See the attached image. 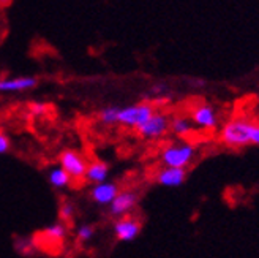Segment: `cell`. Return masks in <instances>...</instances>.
Here are the masks:
<instances>
[{"label":"cell","instance_id":"cell-21","mask_svg":"<svg viewBox=\"0 0 259 258\" xmlns=\"http://www.w3.org/2000/svg\"><path fill=\"white\" fill-rule=\"evenodd\" d=\"M30 109L35 114H43L46 111V105H43V103H33V105L30 106Z\"/></svg>","mask_w":259,"mask_h":258},{"label":"cell","instance_id":"cell-20","mask_svg":"<svg viewBox=\"0 0 259 258\" xmlns=\"http://www.w3.org/2000/svg\"><path fill=\"white\" fill-rule=\"evenodd\" d=\"M11 148V141L7 133L0 130V154H7Z\"/></svg>","mask_w":259,"mask_h":258},{"label":"cell","instance_id":"cell-10","mask_svg":"<svg viewBox=\"0 0 259 258\" xmlns=\"http://www.w3.org/2000/svg\"><path fill=\"white\" fill-rule=\"evenodd\" d=\"M191 122L194 125H198L199 128L212 130V128L218 125V114L215 108L210 105H199L191 113Z\"/></svg>","mask_w":259,"mask_h":258},{"label":"cell","instance_id":"cell-11","mask_svg":"<svg viewBox=\"0 0 259 258\" xmlns=\"http://www.w3.org/2000/svg\"><path fill=\"white\" fill-rule=\"evenodd\" d=\"M187 179V170H182V168H164L160 170L157 173V180L158 186H163V187H169V189H176V187H180Z\"/></svg>","mask_w":259,"mask_h":258},{"label":"cell","instance_id":"cell-17","mask_svg":"<svg viewBox=\"0 0 259 258\" xmlns=\"http://www.w3.org/2000/svg\"><path fill=\"white\" fill-rule=\"evenodd\" d=\"M76 215V208H74V204L70 203V201H63L60 204V209H59V217H60V220H65V222H70L73 220Z\"/></svg>","mask_w":259,"mask_h":258},{"label":"cell","instance_id":"cell-7","mask_svg":"<svg viewBox=\"0 0 259 258\" xmlns=\"http://www.w3.org/2000/svg\"><path fill=\"white\" fill-rule=\"evenodd\" d=\"M141 233V222L136 217H120L114 224V235L122 242H132L135 241Z\"/></svg>","mask_w":259,"mask_h":258},{"label":"cell","instance_id":"cell-8","mask_svg":"<svg viewBox=\"0 0 259 258\" xmlns=\"http://www.w3.org/2000/svg\"><path fill=\"white\" fill-rule=\"evenodd\" d=\"M119 186L115 182H111V180H106V182L101 184H95L92 189H90V198H92L94 203H97L98 206H109L114 198L117 197L119 193Z\"/></svg>","mask_w":259,"mask_h":258},{"label":"cell","instance_id":"cell-9","mask_svg":"<svg viewBox=\"0 0 259 258\" xmlns=\"http://www.w3.org/2000/svg\"><path fill=\"white\" fill-rule=\"evenodd\" d=\"M38 80L35 76H18V78L0 80V94H18L36 87Z\"/></svg>","mask_w":259,"mask_h":258},{"label":"cell","instance_id":"cell-18","mask_svg":"<svg viewBox=\"0 0 259 258\" xmlns=\"http://www.w3.org/2000/svg\"><path fill=\"white\" fill-rule=\"evenodd\" d=\"M94 235H95V228L92 225H89V224H82V225H79L76 228V236L81 242H89L90 239L94 238Z\"/></svg>","mask_w":259,"mask_h":258},{"label":"cell","instance_id":"cell-2","mask_svg":"<svg viewBox=\"0 0 259 258\" xmlns=\"http://www.w3.org/2000/svg\"><path fill=\"white\" fill-rule=\"evenodd\" d=\"M194 157H196V148L187 141L167 144L160 154V160L166 168L187 170V166L194 160Z\"/></svg>","mask_w":259,"mask_h":258},{"label":"cell","instance_id":"cell-6","mask_svg":"<svg viewBox=\"0 0 259 258\" xmlns=\"http://www.w3.org/2000/svg\"><path fill=\"white\" fill-rule=\"evenodd\" d=\"M139 195L135 190H122L117 193V197L109 204V214L112 217H126L130 212H133L138 206Z\"/></svg>","mask_w":259,"mask_h":258},{"label":"cell","instance_id":"cell-12","mask_svg":"<svg viewBox=\"0 0 259 258\" xmlns=\"http://www.w3.org/2000/svg\"><path fill=\"white\" fill-rule=\"evenodd\" d=\"M109 176V166L105 162H92L89 163L87 166V171H85V180H89L90 184H101V182H106Z\"/></svg>","mask_w":259,"mask_h":258},{"label":"cell","instance_id":"cell-1","mask_svg":"<svg viewBox=\"0 0 259 258\" xmlns=\"http://www.w3.org/2000/svg\"><path fill=\"white\" fill-rule=\"evenodd\" d=\"M220 138L229 148L259 146V124L247 119H232L223 125Z\"/></svg>","mask_w":259,"mask_h":258},{"label":"cell","instance_id":"cell-15","mask_svg":"<svg viewBox=\"0 0 259 258\" xmlns=\"http://www.w3.org/2000/svg\"><path fill=\"white\" fill-rule=\"evenodd\" d=\"M45 236L53 239V241H62L65 239V236H67V227H65L62 222H56L53 225H49L45 228Z\"/></svg>","mask_w":259,"mask_h":258},{"label":"cell","instance_id":"cell-4","mask_svg":"<svg viewBox=\"0 0 259 258\" xmlns=\"http://www.w3.org/2000/svg\"><path fill=\"white\" fill-rule=\"evenodd\" d=\"M59 165L62 168L67 171V174L71 177V179H81L85 176V171H87V160L82 154H79L77 151H71V149H67L60 152L59 156Z\"/></svg>","mask_w":259,"mask_h":258},{"label":"cell","instance_id":"cell-13","mask_svg":"<svg viewBox=\"0 0 259 258\" xmlns=\"http://www.w3.org/2000/svg\"><path fill=\"white\" fill-rule=\"evenodd\" d=\"M48 180H49V184L53 186L54 189H57V190H63V189H67L71 184V177L67 174V171H65L60 165L53 166V168L49 170Z\"/></svg>","mask_w":259,"mask_h":258},{"label":"cell","instance_id":"cell-3","mask_svg":"<svg viewBox=\"0 0 259 258\" xmlns=\"http://www.w3.org/2000/svg\"><path fill=\"white\" fill-rule=\"evenodd\" d=\"M155 113V108L150 105V103H136V105H130L125 108L119 109V116H117V124L123 125V127H130V128H138L146 124L152 114Z\"/></svg>","mask_w":259,"mask_h":258},{"label":"cell","instance_id":"cell-5","mask_svg":"<svg viewBox=\"0 0 259 258\" xmlns=\"http://www.w3.org/2000/svg\"><path fill=\"white\" fill-rule=\"evenodd\" d=\"M169 124H171V121L164 113L155 111L152 114V118L138 128V133H139V136L146 138V139H158L167 133V130H169Z\"/></svg>","mask_w":259,"mask_h":258},{"label":"cell","instance_id":"cell-19","mask_svg":"<svg viewBox=\"0 0 259 258\" xmlns=\"http://www.w3.org/2000/svg\"><path fill=\"white\" fill-rule=\"evenodd\" d=\"M16 247L22 252V253H29L30 249L35 247V242L32 239H27V238H24V239H18L16 241Z\"/></svg>","mask_w":259,"mask_h":258},{"label":"cell","instance_id":"cell-14","mask_svg":"<svg viewBox=\"0 0 259 258\" xmlns=\"http://www.w3.org/2000/svg\"><path fill=\"white\" fill-rule=\"evenodd\" d=\"M171 132L177 136H187L193 132V122L188 118H184V116H179V118H174L169 124Z\"/></svg>","mask_w":259,"mask_h":258},{"label":"cell","instance_id":"cell-16","mask_svg":"<svg viewBox=\"0 0 259 258\" xmlns=\"http://www.w3.org/2000/svg\"><path fill=\"white\" fill-rule=\"evenodd\" d=\"M119 106H106L100 111V122L105 125H114L117 124V116H119Z\"/></svg>","mask_w":259,"mask_h":258}]
</instances>
